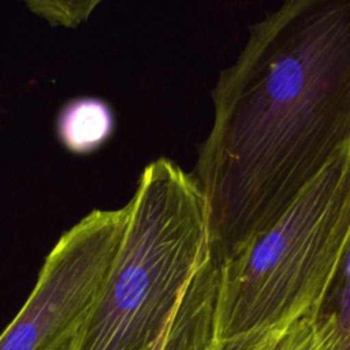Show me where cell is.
Instances as JSON below:
<instances>
[{
  "label": "cell",
  "mask_w": 350,
  "mask_h": 350,
  "mask_svg": "<svg viewBox=\"0 0 350 350\" xmlns=\"http://www.w3.org/2000/svg\"><path fill=\"white\" fill-rule=\"evenodd\" d=\"M212 101L193 176L220 264L350 148V0H288L250 25Z\"/></svg>",
  "instance_id": "6da1fadb"
},
{
  "label": "cell",
  "mask_w": 350,
  "mask_h": 350,
  "mask_svg": "<svg viewBox=\"0 0 350 350\" xmlns=\"http://www.w3.org/2000/svg\"><path fill=\"white\" fill-rule=\"evenodd\" d=\"M350 245V148L219 264L209 350H278L321 309Z\"/></svg>",
  "instance_id": "7a4b0ae2"
},
{
  "label": "cell",
  "mask_w": 350,
  "mask_h": 350,
  "mask_svg": "<svg viewBox=\"0 0 350 350\" xmlns=\"http://www.w3.org/2000/svg\"><path fill=\"white\" fill-rule=\"evenodd\" d=\"M126 206L116 256L72 350H152L216 261L205 198L172 160L149 163Z\"/></svg>",
  "instance_id": "3957f363"
},
{
  "label": "cell",
  "mask_w": 350,
  "mask_h": 350,
  "mask_svg": "<svg viewBox=\"0 0 350 350\" xmlns=\"http://www.w3.org/2000/svg\"><path fill=\"white\" fill-rule=\"evenodd\" d=\"M127 206L96 209L67 230L44 260L0 350H72L116 256Z\"/></svg>",
  "instance_id": "277c9868"
},
{
  "label": "cell",
  "mask_w": 350,
  "mask_h": 350,
  "mask_svg": "<svg viewBox=\"0 0 350 350\" xmlns=\"http://www.w3.org/2000/svg\"><path fill=\"white\" fill-rule=\"evenodd\" d=\"M217 283L219 269L209 265L196 280L152 350H209Z\"/></svg>",
  "instance_id": "5b68a950"
},
{
  "label": "cell",
  "mask_w": 350,
  "mask_h": 350,
  "mask_svg": "<svg viewBox=\"0 0 350 350\" xmlns=\"http://www.w3.org/2000/svg\"><path fill=\"white\" fill-rule=\"evenodd\" d=\"M113 116L107 103L83 97L70 101L59 113L57 135L72 153L97 149L112 133Z\"/></svg>",
  "instance_id": "8992f818"
},
{
  "label": "cell",
  "mask_w": 350,
  "mask_h": 350,
  "mask_svg": "<svg viewBox=\"0 0 350 350\" xmlns=\"http://www.w3.org/2000/svg\"><path fill=\"white\" fill-rule=\"evenodd\" d=\"M313 319L321 334L323 350H350V245L336 279Z\"/></svg>",
  "instance_id": "52a82bcc"
},
{
  "label": "cell",
  "mask_w": 350,
  "mask_h": 350,
  "mask_svg": "<svg viewBox=\"0 0 350 350\" xmlns=\"http://www.w3.org/2000/svg\"><path fill=\"white\" fill-rule=\"evenodd\" d=\"M98 0L63 1V0H34L27 1V8L48 21L51 25L75 27L85 22L93 12Z\"/></svg>",
  "instance_id": "ba28073f"
},
{
  "label": "cell",
  "mask_w": 350,
  "mask_h": 350,
  "mask_svg": "<svg viewBox=\"0 0 350 350\" xmlns=\"http://www.w3.org/2000/svg\"><path fill=\"white\" fill-rule=\"evenodd\" d=\"M278 350H323V339L314 319L298 323L283 339Z\"/></svg>",
  "instance_id": "9c48e42d"
}]
</instances>
